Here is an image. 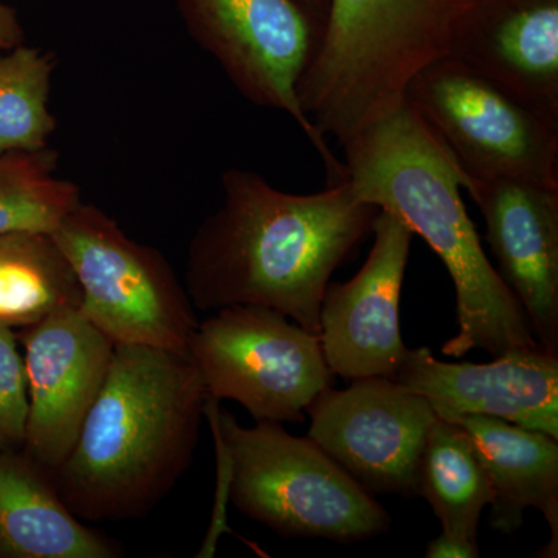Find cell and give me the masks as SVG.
Masks as SVG:
<instances>
[{"label":"cell","mask_w":558,"mask_h":558,"mask_svg":"<svg viewBox=\"0 0 558 558\" xmlns=\"http://www.w3.org/2000/svg\"><path fill=\"white\" fill-rule=\"evenodd\" d=\"M220 185L222 202L186 250L183 282L194 307H270L318 336L330 278L373 231L379 208L360 199L348 180L292 194L233 168Z\"/></svg>","instance_id":"obj_1"},{"label":"cell","mask_w":558,"mask_h":558,"mask_svg":"<svg viewBox=\"0 0 558 558\" xmlns=\"http://www.w3.org/2000/svg\"><path fill=\"white\" fill-rule=\"evenodd\" d=\"M207 389L189 355L116 344L54 484L84 523L149 515L193 464Z\"/></svg>","instance_id":"obj_2"},{"label":"cell","mask_w":558,"mask_h":558,"mask_svg":"<svg viewBox=\"0 0 558 558\" xmlns=\"http://www.w3.org/2000/svg\"><path fill=\"white\" fill-rule=\"evenodd\" d=\"M360 199L402 219L449 270L458 333L442 352L481 349L498 357L542 349L526 314L492 266L462 201V172L416 109L403 101L341 146Z\"/></svg>","instance_id":"obj_3"},{"label":"cell","mask_w":558,"mask_h":558,"mask_svg":"<svg viewBox=\"0 0 558 558\" xmlns=\"http://www.w3.org/2000/svg\"><path fill=\"white\" fill-rule=\"evenodd\" d=\"M470 0H329L301 75V109L340 146L405 101L414 75L449 50Z\"/></svg>","instance_id":"obj_4"},{"label":"cell","mask_w":558,"mask_h":558,"mask_svg":"<svg viewBox=\"0 0 558 558\" xmlns=\"http://www.w3.org/2000/svg\"><path fill=\"white\" fill-rule=\"evenodd\" d=\"M205 416L229 459V498L247 519L284 538L357 543L380 537L391 517L307 436L277 422L242 427L207 399Z\"/></svg>","instance_id":"obj_5"},{"label":"cell","mask_w":558,"mask_h":558,"mask_svg":"<svg viewBox=\"0 0 558 558\" xmlns=\"http://www.w3.org/2000/svg\"><path fill=\"white\" fill-rule=\"evenodd\" d=\"M81 290L76 310L116 344L189 355L199 325L185 282L159 250L81 202L50 234Z\"/></svg>","instance_id":"obj_6"},{"label":"cell","mask_w":558,"mask_h":558,"mask_svg":"<svg viewBox=\"0 0 558 558\" xmlns=\"http://www.w3.org/2000/svg\"><path fill=\"white\" fill-rule=\"evenodd\" d=\"M405 101L435 132L462 178L558 186V128L450 54L410 81Z\"/></svg>","instance_id":"obj_7"},{"label":"cell","mask_w":558,"mask_h":558,"mask_svg":"<svg viewBox=\"0 0 558 558\" xmlns=\"http://www.w3.org/2000/svg\"><path fill=\"white\" fill-rule=\"evenodd\" d=\"M199 322L189 357L209 399L234 400L256 422H301L332 385L322 341L270 307L238 304Z\"/></svg>","instance_id":"obj_8"},{"label":"cell","mask_w":558,"mask_h":558,"mask_svg":"<svg viewBox=\"0 0 558 558\" xmlns=\"http://www.w3.org/2000/svg\"><path fill=\"white\" fill-rule=\"evenodd\" d=\"M186 32L218 62L234 89L259 108L281 110L299 124L326 171L328 185L347 179L328 142L304 116L301 75L322 39V22L299 0H174Z\"/></svg>","instance_id":"obj_9"},{"label":"cell","mask_w":558,"mask_h":558,"mask_svg":"<svg viewBox=\"0 0 558 558\" xmlns=\"http://www.w3.org/2000/svg\"><path fill=\"white\" fill-rule=\"evenodd\" d=\"M323 389L307 407L310 438L371 495L416 497L417 468L438 414L388 377Z\"/></svg>","instance_id":"obj_10"},{"label":"cell","mask_w":558,"mask_h":558,"mask_svg":"<svg viewBox=\"0 0 558 558\" xmlns=\"http://www.w3.org/2000/svg\"><path fill=\"white\" fill-rule=\"evenodd\" d=\"M17 339L28 395L22 450L54 473L105 387L116 343L76 307L51 312L17 330Z\"/></svg>","instance_id":"obj_11"},{"label":"cell","mask_w":558,"mask_h":558,"mask_svg":"<svg viewBox=\"0 0 558 558\" xmlns=\"http://www.w3.org/2000/svg\"><path fill=\"white\" fill-rule=\"evenodd\" d=\"M371 233L373 248L359 274L326 288L318 337L333 376L396 380L409 352L400 336L399 304L414 234L385 209Z\"/></svg>","instance_id":"obj_12"},{"label":"cell","mask_w":558,"mask_h":558,"mask_svg":"<svg viewBox=\"0 0 558 558\" xmlns=\"http://www.w3.org/2000/svg\"><path fill=\"white\" fill-rule=\"evenodd\" d=\"M478 205L499 278L543 351L558 355V186L462 178Z\"/></svg>","instance_id":"obj_13"},{"label":"cell","mask_w":558,"mask_h":558,"mask_svg":"<svg viewBox=\"0 0 558 558\" xmlns=\"http://www.w3.org/2000/svg\"><path fill=\"white\" fill-rule=\"evenodd\" d=\"M396 380L439 417L484 416L558 439V355L520 349L488 363H449L428 348L409 349Z\"/></svg>","instance_id":"obj_14"},{"label":"cell","mask_w":558,"mask_h":558,"mask_svg":"<svg viewBox=\"0 0 558 558\" xmlns=\"http://www.w3.org/2000/svg\"><path fill=\"white\" fill-rule=\"evenodd\" d=\"M447 54L558 128V0H470Z\"/></svg>","instance_id":"obj_15"},{"label":"cell","mask_w":558,"mask_h":558,"mask_svg":"<svg viewBox=\"0 0 558 558\" xmlns=\"http://www.w3.org/2000/svg\"><path fill=\"white\" fill-rule=\"evenodd\" d=\"M123 548L65 505L53 473L22 449L0 451V558H119Z\"/></svg>","instance_id":"obj_16"},{"label":"cell","mask_w":558,"mask_h":558,"mask_svg":"<svg viewBox=\"0 0 558 558\" xmlns=\"http://www.w3.org/2000/svg\"><path fill=\"white\" fill-rule=\"evenodd\" d=\"M449 421L469 433L486 468L495 492L492 526L512 534L523 526L524 510L537 509L550 529V542L539 556L557 557L558 439L494 417L459 416Z\"/></svg>","instance_id":"obj_17"},{"label":"cell","mask_w":558,"mask_h":558,"mask_svg":"<svg viewBox=\"0 0 558 558\" xmlns=\"http://www.w3.org/2000/svg\"><path fill=\"white\" fill-rule=\"evenodd\" d=\"M417 497L427 499L444 534L478 543L481 513L495 492L475 444L457 422H433L418 459Z\"/></svg>","instance_id":"obj_18"},{"label":"cell","mask_w":558,"mask_h":558,"mask_svg":"<svg viewBox=\"0 0 558 558\" xmlns=\"http://www.w3.org/2000/svg\"><path fill=\"white\" fill-rule=\"evenodd\" d=\"M80 300L78 281L50 234H0V328H27Z\"/></svg>","instance_id":"obj_19"},{"label":"cell","mask_w":558,"mask_h":558,"mask_svg":"<svg viewBox=\"0 0 558 558\" xmlns=\"http://www.w3.org/2000/svg\"><path fill=\"white\" fill-rule=\"evenodd\" d=\"M81 202L80 186L58 174L50 146L0 156V234H51Z\"/></svg>","instance_id":"obj_20"},{"label":"cell","mask_w":558,"mask_h":558,"mask_svg":"<svg viewBox=\"0 0 558 558\" xmlns=\"http://www.w3.org/2000/svg\"><path fill=\"white\" fill-rule=\"evenodd\" d=\"M53 53L25 44L0 54V156L49 148Z\"/></svg>","instance_id":"obj_21"},{"label":"cell","mask_w":558,"mask_h":558,"mask_svg":"<svg viewBox=\"0 0 558 558\" xmlns=\"http://www.w3.org/2000/svg\"><path fill=\"white\" fill-rule=\"evenodd\" d=\"M28 395L17 330L0 328V451L22 449Z\"/></svg>","instance_id":"obj_22"},{"label":"cell","mask_w":558,"mask_h":558,"mask_svg":"<svg viewBox=\"0 0 558 558\" xmlns=\"http://www.w3.org/2000/svg\"><path fill=\"white\" fill-rule=\"evenodd\" d=\"M428 558H478V543L464 542L440 532L439 537L432 539L427 545Z\"/></svg>","instance_id":"obj_23"},{"label":"cell","mask_w":558,"mask_h":558,"mask_svg":"<svg viewBox=\"0 0 558 558\" xmlns=\"http://www.w3.org/2000/svg\"><path fill=\"white\" fill-rule=\"evenodd\" d=\"M24 39L20 13L9 3L0 2V54L22 46Z\"/></svg>","instance_id":"obj_24"},{"label":"cell","mask_w":558,"mask_h":558,"mask_svg":"<svg viewBox=\"0 0 558 558\" xmlns=\"http://www.w3.org/2000/svg\"><path fill=\"white\" fill-rule=\"evenodd\" d=\"M301 5L304 7L315 20L322 22L323 27L326 24V16H328L329 0H299Z\"/></svg>","instance_id":"obj_25"}]
</instances>
